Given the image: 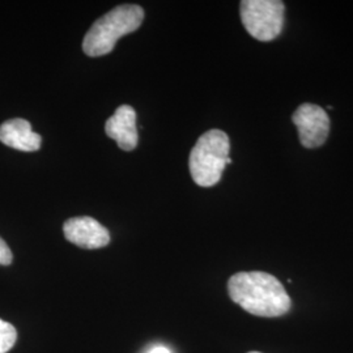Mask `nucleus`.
<instances>
[{
  "label": "nucleus",
  "mask_w": 353,
  "mask_h": 353,
  "mask_svg": "<svg viewBox=\"0 0 353 353\" xmlns=\"http://www.w3.org/2000/svg\"><path fill=\"white\" fill-rule=\"evenodd\" d=\"M143 19L144 11L137 4L115 7L90 26L83 41V50L93 58L112 52L117 41L135 32L141 26Z\"/></svg>",
  "instance_id": "nucleus-2"
},
{
  "label": "nucleus",
  "mask_w": 353,
  "mask_h": 353,
  "mask_svg": "<svg viewBox=\"0 0 353 353\" xmlns=\"http://www.w3.org/2000/svg\"><path fill=\"white\" fill-rule=\"evenodd\" d=\"M305 148H318L325 144L330 132V118L325 109L314 103H303L292 115Z\"/></svg>",
  "instance_id": "nucleus-5"
},
{
  "label": "nucleus",
  "mask_w": 353,
  "mask_h": 353,
  "mask_svg": "<svg viewBox=\"0 0 353 353\" xmlns=\"http://www.w3.org/2000/svg\"><path fill=\"white\" fill-rule=\"evenodd\" d=\"M0 141L17 151L34 152L39 150L42 139L28 121L14 118L0 126Z\"/></svg>",
  "instance_id": "nucleus-8"
},
{
  "label": "nucleus",
  "mask_w": 353,
  "mask_h": 353,
  "mask_svg": "<svg viewBox=\"0 0 353 353\" xmlns=\"http://www.w3.org/2000/svg\"><path fill=\"white\" fill-rule=\"evenodd\" d=\"M229 137L221 130L204 132L190 153V173L194 182L202 188H211L221 179L229 157Z\"/></svg>",
  "instance_id": "nucleus-3"
},
{
  "label": "nucleus",
  "mask_w": 353,
  "mask_h": 353,
  "mask_svg": "<svg viewBox=\"0 0 353 353\" xmlns=\"http://www.w3.org/2000/svg\"><path fill=\"white\" fill-rule=\"evenodd\" d=\"M240 12L245 29L258 41H272L283 30L285 7L280 0H243Z\"/></svg>",
  "instance_id": "nucleus-4"
},
{
  "label": "nucleus",
  "mask_w": 353,
  "mask_h": 353,
  "mask_svg": "<svg viewBox=\"0 0 353 353\" xmlns=\"http://www.w3.org/2000/svg\"><path fill=\"white\" fill-rule=\"evenodd\" d=\"M65 240L83 249H101L110 242V233L89 216L68 219L63 225Z\"/></svg>",
  "instance_id": "nucleus-6"
},
{
  "label": "nucleus",
  "mask_w": 353,
  "mask_h": 353,
  "mask_svg": "<svg viewBox=\"0 0 353 353\" xmlns=\"http://www.w3.org/2000/svg\"><path fill=\"white\" fill-rule=\"evenodd\" d=\"M147 353H172L164 345H157V347H153L151 351H148Z\"/></svg>",
  "instance_id": "nucleus-11"
},
{
  "label": "nucleus",
  "mask_w": 353,
  "mask_h": 353,
  "mask_svg": "<svg viewBox=\"0 0 353 353\" xmlns=\"http://www.w3.org/2000/svg\"><path fill=\"white\" fill-rule=\"evenodd\" d=\"M233 303L252 316L275 318L290 312L292 301L283 284L267 272H239L228 281Z\"/></svg>",
  "instance_id": "nucleus-1"
},
{
  "label": "nucleus",
  "mask_w": 353,
  "mask_h": 353,
  "mask_svg": "<svg viewBox=\"0 0 353 353\" xmlns=\"http://www.w3.org/2000/svg\"><path fill=\"white\" fill-rule=\"evenodd\" d=\"M249 353H261V352H249Z\"/></svg>",
  "instance_id": "nucleus-12"
},
{
  "label": "nucleus",
  "mask_w": 353,
  "mask_h": 353,
  "mask_svg": "<svg viewBox=\"0 0 353 353\" xmlns=\"http://www.w3.org/2000/svg\"><path fill=\"white\" fill-rule=\"evenodd\" d=\"M105 131L110 139L117 141L121 150L127 152L135 150L139 141L135 110L128 105L119 106L106 121Z\"/></svg>",
  "instance_id": "nucleus-7"
},
{
  "label": "nucleus",
  "mask_w": 353,
  "mask_h": 353,
  "mask_svg": "<svg viewBox=\"0 0 353 353\" xmlns=\"http://www.w3.org/2000/svg\"><path fill=\"white\" fill-rule=\"evenodd\" d=\"M17 341V331L11 323L0 319V353H7Z\"/></svg>",
  "instance_id": "nucleus-9"
},
{
  "label": "nucleus",
  "mask_w": 353,
  "mask_h": 353,
  "mask_svg": "<svg viewBox=\"0 0 353 353\" xmlns=\"http://www.w3.org/2000/svg\"><path fill=\"white\" fill-rule=\"evenodd\" d=\"M12 259L11 249L4 241L0 239V265H10L12 263Z\"/></svg>",
  "instance_id": "nucleus-10"
}]
</instances>
